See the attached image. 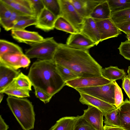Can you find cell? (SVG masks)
I'll list each match as a JSON object with an SVG mask.
<instances>
[{
    "label": "cell",
    "mask_w": 130,
    "mask_h": 130,
    "mask_svg": "<svg viewBox=\"0 0 130 130\" xmlns=\"http://www.w3.org/2000/svg\"><path fill=\"white\" fill-rule=\"evenodd\" d=\"M13 10L7 5L0 0V22L8 19L10 16Z\"/></svg>",
    "instance_id": "obj_34"
},
{
    "label": "cell",
    "mask_w": 130,
    "mask_h": 130,
    "mask_svg": "<svg viewBox=\"0 0 130 130\" xmlns=\"http://www.w3.org/2000/svg\"><path fill=\"white\" fill-rule=\"evenodd\" d=\"M88 106V108L84 110L83 117L96 130H104L103 113L95 107Z\"/></svg>",
    "instance_id": "obj_9"
},
{
    "label": "cell",
    "mask_w": 130,
    "mask_h": 130,
    "mask_svg": "<svg viewBox=\"0 0 130 130\" xmlns=\"http://www.w3.org/2000/svg\"><path fill=\"white\" fill-rule=\"evenodd\" d=\"M2 0L13 10L22 15L36 17L31 10L20 3L18 0Z\"/></svg>",
    "instance_id": "obj_23"
},
{
    "label": "cell",
    "mask_w": 130,
    "mask_h": 130,
    "mask_svg": "<svg viewBox=\"0 0 130 130\" xmlns=\"http://www.w3.org/2000/svg\"><path fill=\"white\" fill-rule=\"evenodd\" d=\"M58 43L53 37L44 38L42 41L30 46L25 54L30 59L37 58L44 61H53L58 48Z\"/></svg>",
    "instance_id": "obj_4"
},
{
    "label": "cell",
    "mask_w": 130,
    "mask_h": 130,
    "mask_svg": "<svg viewBox=\"0 0 130 130\" xmlns=\"http://www.w3.org/2000/svg\"><path fill=\"white\" fill-rule=\"evenodd\" d=\"M23 54L22 48L18 45L7 40H0V56L7 53Z\"/></svg>",
    "instance_id": "obj_24"
},
{
    "label": "cell",
    "mask_w": 130,
    "mask_h": 130,
    "mask_svg": "<svg viewBox=\"0 0 130 130\" xmlns=\"http://www.w3.org/2000/svg\"><path fill=\"white\" fill-rule=\"evenodd\" d=\"M113 83L115 85L114 106L118 108L124 102L123 95L121 88L116 81Z\"/></svg>",
    "instance_id": "obj_35"
},
{
    "label": "cell",
    "mask_w": 130,
    "mask_h": 130,
    "mask_svg": "<svg viewBox=\"0 0 130 130\" xmlns=\"http://www.w3.org/2000/svg\"><path fill=\"white\" fill-rule=\"evenodd\" d=\"M57 18L45 7L37 18L35 27L45 31L52 30Z\"/></svg>",
    "instance_id": "obj_15"
},
{
    "label": "cell",
    "mask_w": 130,
    "mask_h": 130,
    "mask_svg": "<svg viewBox=\"0 0 130 130\" xmlns=\"http://www.w3.org/2000/svg\"><path fill=\"white\" fill-rule=\"evenodd\" d=\"M79 93L80 95L79 101L81 103L97 108L103 113L104 115L117 109L114 105L96 98L82 92Z\"/></svg>",
    "instance_id": "obj_11"
},
{
    "label": "cell",
    "mask_w": 130,
    "mask_h": 130,
    "mask_svg": "<svg viewBox=\"0 0 130 130\" xmlns=\"http://www.w3.org/2000/svg\"><path fill=\"white\" fill-rule=\"evenodd\" d=\"M77 12L84 18L90 17L96 7L104 0H69Z\"/></svg>",
    "instance_id": "obj_13"
},
{
    "label": "cell",
    "mask_w": 130,
    "mask_h": 130,
    "mask_svg": "<svg viewBox=\"0 0 130 130\" xmlns=\"http://www.w3.org/2000/svg\"><path fill=\"white\" fill-rule=\"evenodd\" d=\"M11 35L18 42L30 46L42 41L44 39L37 32L25 29L11 30Z\"/></svg>",
    "instance_id": "obj_10"
},
{
    "label": "cell",
    "mask_w": 130,
    "mask_h": 130,
    "mask_svg": "<svg viewBox=\"0 0 130 130\" xmlns=\"http://www.w3.org/2000/svg\"><path fill=\"white\" fill-rule=\"evenodd\" d=\"M120 54L125 59L130 60V41L122 42L118 48Z\"/></svg>",
    "instance_id": "obj_38"
},
{
    "label": "cell",
    "mask_w": 130,
    "mask_h": 130,
    "mask_svg": "<svg viewBox=\"0 0 130 130\" xmlns=\"http://www.w3.org/2000/svg\"><path fill=\"white\" fill-rule=\"evenodd\" d=\"M122 79V87L130 100V77L126 75Z\"/></svg>",
    "instance_id": "obj_40"
},
{
    "label": "cell",
    "mask_w": 130,
    "mask_h": 130,
    "mask_svg": "<svg viewBox=\"0 0 130 130\" xmlns=\"http://www.w3.org/2000/svg\"><path fill=\"white\" fill-rule=\"evenodd\" d=\"M117 109L121 127L130 130V101L126 99Z\"/></svg>",
    "instance_id": "obj_17"
},
{
    "label": "cell",
    "mask_w": 130,
    "mask_h": 130,
    "mask_svg": "<svg viewBox=\"0 0 130 130\" xmlns=\"http://www.w3.org/2000/svg\"><path fill=\"white\" fill-rule=\"evenodd\" d=\"M54 28L70 34L78 32L67 21L60 16L56 19L54 24Z\"/></svg>",
    "instance_id": "obj_27"
},
{
    "label": "cell",
    "mask_w": 130,
    "mask_h": 130,
    "mask_svg": "<svg viewBox=\"0 0 130 130\" xmlns=\"http://www.w3.org/2000/svg\"><path fill=\"white\" fill-rule=\"evenodd\" d=\"M127 72L128 74V75L130 77V66H129L128 67Z\"/></svg>",
    "instance_id": "obj_47"
},
{
    "label": "cell",
    "mask_w": 130,
    "mask_h": 130,
    "mask_svg": "<svg viewBox=\"0 0 130 130\" xmlns=\"http://www.w3.org/2000/svg\"><path fill=\"white\" fill-rule=\"evenodd\" d=\"M75 89L78 92L89 95L114 105L115 85L113 81L105 85Z\"/></svg>",
    "instance_id": "obj_5"
},
{
    "label": "cell",
    "mask_w": 130,
    "mask_h": 130,
    "mask_svg": "<svg viewBox=\"0 0 130 130\" xmlns=\"http://www.w3.org/2000/svg\"><path fill=\"white\" fill-rule=\"evenodd\" d=\"M20 72L19 69L0 63V91L9 84Z\"/></svg>",
    "instance_id": "obj_16"
},
{
    "label": "cell",
    "mask_w": 130,
    "mask_h": 130,
    "mask_svg": "<svg viewBox=\"0 0 130 130\" xmlns=\"http://www.w3.org/2000/svg\"><path fill=\"white\" fill-rule=\"evenodd\" d=\"M32 84L28 76L21 72L15 78L12 82L0 92L8 89L18 88L28 89L31 90Z\"/></svg>",
    "instance_id": "obj_18"
},
{
    "label": "cell",
    "mask_w": 130,
    "mask_h": 130,
    "mask_svg": "<svg viewBox=\"0 0 130 130\" xmlns=\"http://www.w3.org/2000/svg\"><path fill=\"white\" fill-rule=\"evenodd\" d=\"M126 38L128 40L130 41V33L126 34Z\"/></svg>",
    "instance_id": "obj_46"
},
{
    "label": "cell",
    "mask_w": 130,
    "mask_h": 130,
    "mask_svg": "<svg viewBox=\"0 0 130 130\" xmlns=\"http://www.w3.org/2000/svg\"><path fill=\"white\" fill-rule=\"evenodd\" d=\"M31 61L30 59L25 54H22L20 62V68H27L30 64Z\"/></svg>",
    "instance_id": "obj_42"
},
{
    "label": "cell",
    "mask_w": 130,
    "mask_h": 130,
    "mask_svg": "<svg viewBox=\"0 0 130 130\" xmlns=\"http://www.w3.org/2000/svg\"><path fill=\"white\" fill-rule=\"evenodd\" d=\"M30 90L26 89L14 88L4 90L0 92V93H5L9 96L24 98L30 97Z\"/></svg>",
    "instance_id": "obj_31"
},
{
    "label": "cell",
    "mask_w": 130,
    "mask_h": 130,
    "mask_svg": "<svg viewBox=\"0 0 130 130\" xmlns=\"http://www.w3.org/2000/svg\"><path fill=\"white\" fill-rule=\"evenodd\" d=\"M32 17L22 15L13 10L10 17L7 20L0 22L3 28L6 31L11 30L15 23L18 21L25 18Z\"/></svg>",
    "instance_id": "obj_25"
},
{
    "label": "cell",
    "mask_w": 130,
    "mask_h": 130,
    "mask_svg": "<svg viewBox=\"0 0 130 130\" xmlns=\"http://www.w3.org/2000/svg\"><path fill=\"white\" fill-rule=\"evenodd\" d=\"M111 14L107 0H104L96 7L90 17L95 19H110Z\"/></svg>",
    "instance_id": "obj_20"
},
{
    "label": "cell",
    "mask_w": 130,
    "mask_h": 130,
    "mask_svg": "<svg viewBox=\"0 0 130 130\" xmlns=\"http://www.w3.org/2000/svg\"><path fill=\"white\" fill-rule=\"evenodd\" d=\"M110 19L115 24L130 21V7L111 13Z\"/></svg>",
    "instance_id": "obj_26"
},
{
    "label": "cell",
    "mask_w": 130,
    "mask_h": 130,
    "mask_svg": "<svg viewBox=\"0 0 130 130\" xmlns=\"http://www.w3.org/2000/svg\"><path fill=\"white\" fill-rule=\"evenodd\" d=\"M111 13L130 7V0H107Z\"/></svg>",
    "instance_id": "obj_29"
},
{
    "label": "cell",
    "mask_w": 130,
    "mask_h": 130,
    "mask_svg": "<svg viewBox=\"0 0 130 130\" xmlns=\"http://www.w3.org/2000/svg\"><path fill=\"white\" fill-rule=\"evenodd\" d=\"M27 76L34 87L39 88L52 97L66 86L53 61L38 60L35 61Z\"/></svg>",
    "instance_id": "obj_2"
},
{
    "label": "cell",
    "mask_w": 130,
    "mask_h": 130,
    "mask_svg": "<svg viewBox=\"0 0 130 130\" xmlns=\"http://www.w3.org/2000/svg\"><path fill=\"white\" fill-rule=\"evenodd\" d=\"M79 117L77 116L62 117L57 121L49 130H74Z\"/></svg>",
    "instance_id": "obj_19"
},
{
    "label": "cell",
    "mask_w": 130,
    "mask_h": 130,
    "mask_svg": "<svg viewBox=\"0 0 130 130\" xmlns=\"http://www.w3.org/2000/svg\"><path fill=\"white\" fill-rule=\"evenodd\" d=\"M34 87L35 95L37 98L45 104L49 102L52 97L51 96L39 88L36 87Z\"/></svg>",
    "instance_id": "obj_39"
},
{
    "label": "cell",
    "mask_w": 130,
    "mask_h": 130,
    "mask_svg": "<svg viewBox=\"0 0 130 130\" xmlns=\"http://www.w3.org/2000/svg\"><path fill=\"white\" fill-rule=\"evenodd\" d=\"M37 18L34 17H28L23 19L17 21L14 24L12 30H24L27 27L35 25Z\"/></svg>",
    "instance_id": "obj_32"
},
{
    "label": "cell",
    "mask_w": 130,
    "mask_h": 130,
    "mask_svg": "<svg viewBox=\"0 0 130 130\" xmlns=\"http://www.w3.org/2000/svg\"><path fill=\"white\" fill-rule=\"evenodd\" d=\"M66 45L74 48L88 50L95 44L81 32L71 34L67 39Z\"/></svg>",
    "instance_id": "obj_12"
},
{
    "label": "cell",
    "mask_w": 130,
    "mask_h": 130,
    "mask_svg": "<svg viewBox=\"0 0 130 130\" xmlns=\"http://www.w3.org/2000/svg\"><path fill=\"white\" fill-rule=\"evenodd\" d=\"M115 24L121 31H122L126 34L130 33V21Z\"/></svg>",
    "instance_id": "obj_41"
},
{
    "label": "cell",
    "mask_w": 130,
    "mask_h": 130,
    "mask_svg": "<svg viewBox=\"0 0 130 130\" xmlns=\"http://www.w3.org/2000/svg\"><path fill=\"white\" fill-rule=\"evenodd\" d=\"M74 130H96L83 118L79 116L75 126Z\"/></svg>",
    "instance_id": "obj_37"
},
{
    "label": "cell",
    "mask_w": 130,
    "mask_h": 130,
    "mask_svg": "<svg viewBox=\"0 0 130 130\" xmlns=\"http://www.w3.org/2000/svg\"><path fill=\"white\" fill-rule=\"evenodd\" d=\"M9 126L5 122L4 120L0 116V130H8Z\"/></svg>",
    "instance_id": "obj_43"
},
{
    "label": "cell",
    "mask_w": 130,
    "mask_h": 130,
    "mask_svg": "<svg viewBox=\"0 0 130 130\" xmlns=\"http://www.w3.org/2000/svg\"><path fill=\"white\" fill-rule=\"evenodd\" d=\"M32 10L37 18L45 8L42 0H29Z\"/></svg>",
    "instance_id": "obj_36"
},
{
    "label": "cell",
    "mask_w": 130,
    "mask_h": 130,
    "mask_svg": "<svg viewBox=\"0 0 130 130\" xmlns=\"http://www.w3.org/2000/svg\"><path fill=\"white\" fill-rule=\"evenodd\" d=\"M56 65L58 71L65 83L79 78L76 73L67 67L59 64H56Z\"/></svg>",
    "instance_id": "obj_28"
},
{
    "label": "cell",
    "mask_w": 130,
    "mask_h": 130,
    "mask_svg": "<svg viewBox=\"0 0 130 130\" xmlns=\"http://www.w3.org/2000/svg\"><path fill=\"white\" fill-rule=\"evenodd\" d=\"M7 105L12 113L23 130L33 129L35 114L32 103L28 99L9 96Z\"/></svg>",
    "instance_id": "obj_3"
},
{
    "label": "cell",
    "mask_w": 130,
    "mask_h": 130,
    "mask_svg": "<svg viewBox=\"0 0 130 130\" xmlns=\"http://www.w3.org/2000/svg\"><path fill=\"white\" fill-rule=\"evenodd\" d=\"M60 16L67 21L78 32H80L84 18L77 12L69 0H58Z\"/></svg>",
    "instance_id": "obj_6"
},
{
    "label": "cell",
    "mask_w": 130,
    "mask_h": 130,
    "mask_svg": "<svg viewBox=\"0 0 130 130\" xmlns=\"http://www.w3.org/2000/svg\"><path fill=\"white\" fill-rule=\"evenodd\" d=\"M23 54L19 53L4 54L0 56V63L14 69L18 70L20 68V62L22 55Z\"/></svg>",
    "instance_id": "obj_21"
},
{
    "label": "cell",
    "mask_w": 130,
    "mask_h": 130,
    "mask_svg": "<svg viewBox=\"0 0 130 130\" xmlns=\"http://www.w3.org/2000/svg\"><path fill=\"white\" fill-rule=\"evenodd\" d=\"M94 19L100 34L101 42L110 38L117 37L121 34V31L110 19Z\"/></svg>",
    "instance_id": "obj_8"
},
{
    "label": "cell",
    "mask_w": 130,
    "mask_h": 130,
    "mask_svg": "<svg viewBox=\"0 0 130 130\" xmlns=\"http://www.w3.org/2000/svg\"><path fill=\"white\" fill-rule=\"evenodd\" d=\"M102 76L78 78L66 82L65 85L74 89L95 87L112 83Z\"/></svg>",
    "instance_id": "obj_7"
},
{
    "label": "cell",
    "mask_w": 130,
    "mask_h": 130,
    "mask_svg": "<svg viewBox=\"0 0 130 130\" xmlns=\"http://www.w3.org/2000/svg\"><path fill=\"white\" fill-rule=\"evenodd\" d=\"M104 123L105 125L121 127L118 109L105 114Z\"/></svg>",
    "instance_id": "obj_30"
},
{
    "label": "cell",
    "mask_w": 130,
    "mask_h": 130,
    "mask_svg": "<svg viewBox=\"0 0 130 130\" xmlns=\"http://www.w3.org/2000/svg\"><path fill=\"white\" fill-rule=\"evenodd\" d=\"M104 130H125L122 127L107 126L105 125L104 126Z\"/></svg>",
    "instance_id": "obj_44"
},
{
    "label": "cell",
    "mask_w": 130,
    "mask_h": 130,
    "mask_svg": "<svg viewBox=\"0 0 130 130\" xmlns=\"http://www.w3.org/2000/svg\"><path fill=\"white\" fill-rule=\"evenodd\" d=\"M102 74L103 77L112 82L122 79L126 75L124 69L112 66L102 69Z\"/></svg>",
    "instance_id": "obj_22"
},
{
    "label": "cell",
    "mask_w": 130,
    "mask_h": 130,
    "mask_svg": "<svg viewBox=\"0 0 130 130\" xmlns=\"http://www.w3.org/2000/svg\"><path fill=\"white\" fill-rule=\"evenodd\" d=\"M4 95L3 94L0 93V103H1L2 101Z\"/></svg>",
    "instance_id": "obj_45"
},
{
    "label": "cell",
    "mask_w": 130,
    "mask_h": 130,
    "mask_svg": "<svg viewBox=\"0 0 130 130\" xmlns=\"http://www.w3.org/2000/svg\"><path fill=\"white\" fill-rule=\"evenodd\" d=\"M97 45L101 42L100 34L94 20L91 17L84 18L80 32Z\"/></svg>",
    "instance_id": "obj_14"
},
{
    "label": "cell",
    "mask_w": 130,
    "mask_h": 130,
    "mask_svg": "<svg viewBox=\"0 0 130 130\" xmlns=\"http://www.w3.org/2000/svg\"><path fill=\"white\" fill-rule=\"evenodd\" d=\"M45 7L57 18L60 16V9L58 0H42Z\"/></svg>",
    "instance_id": "obj_33"
},
{
    "label": "cell",
    "mask_w": 130,
    "mask_h": 130,
    "mask_svg": "<svg viewBox=\"0 0 130 130\" xmlns=\"http://www.w3.org/2000/svg\"><path fill=\"white\" fill-rule=\"evenodd\" d=\"M53 61L69 69L79 78L102 76V67L92 57L88 50L74 48L59 43Z\"/></svg>",
    "instance_id": "obj_1"
}]
</instances>
